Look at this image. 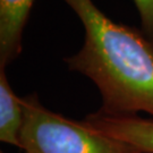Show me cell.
Segmentation results:
<instances>
[{
  "label": "cell",
  "mask_w": 153,
  "mask_h": 153,
  "mask_svg": "<svg viewBox=\"0 0 153 153\" xmlns=\"http://www.w3.org/2000/svg\"><path fill=\"white\" fill-rule=\"evenodd\" d=\"M79 18L84 43L65 59L69 71L90 78L110 116L153 117V44L142 32L111 21L92 0H62Z\"/></svg>",
  "instance_id": "obj_1"
},
{
  "label": "cell",
  "mask_w": 153,
  "mask_h": 153,
  "mask_svg": "<svg viewBox=\"0 0 153 153\" xmlns=\"http://www.w3.org/2000/svg\"><path fill=\"white\" fill-rule=\"evenodd\" d=\"M24 125L21 149L25 153H142L118 138L47 109L35 93L22 98Z\"/></svg>",
  "instance_id": "obj_2"
},
{
  "label": "cell",
  "mask_w": 153,
  "mask_h": 153,
  "mask_svg": "<svg viewBox=\"0 0 153 153\" xmlns=\"http://www.w3.org/2000/svg\"><path fill=\"white\" fill-rule=\"evenodd\" d=\"M83 121L95 131L135 146L142 153H153V119L140 116H110L98 111L88 115Z\"/></svg>",
  "instance_id": "obj_3"
},
{
  "label": "cell",
  "mask_w": 153,
  "mask_h": 153,
  "mask_svg": "<svg viewBox=\"0 0 153 153\" xmlns=\"http://www.w3.org/2000/svg\"><path fill=\"white\" fill-rule=\"evenodd\" d=\"M34 0H0V68L16 60Z\"/></svg>",
  "instance_id": "obj_4"
},
{
  "label": "cell",
  "mask_w": 153,
  "mask_h": 153,
  "mask_svg": "<svg viewBox=\"0 0 153 153\" xmlns=\"http://www.w3.org/2000/svg\"><path fill=\"white\" fill-rule=\"evenodd\" d=\"M24 125L22 98L13 91L5 69L0 68V141L21 148V134Z\"/></svg>",
  "instance_id": "obj_5"
},
{
  "label": "cell",
  "mask_w": 153,
  "mask_h": 153,
  "mask_svg": "<svg viewBox=\"0 0 153 153\" xmlns=\"http://www.w3.org/2000/svg\"><path fill=\"white\" fill-rule=\"evenodd\" d=\"M136 6L140 21H141V32L145 38L153 44V0H133Z\"/></svg>",
  "instance_id": "obj_6"
},
{
  "label": "cell",
  "mask_w": 153,
  "mask_h": 153,
  "mask_svg": "<svg viewBox=\"0 0 153 153\" xmlns=\"http://www.w3.org/2000/svg\"><path fill=\"white\" fill-rule=\"evenodd\" d=\"M1 153H4V152H1Z\"/></svg>",
  "instance_id": "obj_7"
}]
</instances>
